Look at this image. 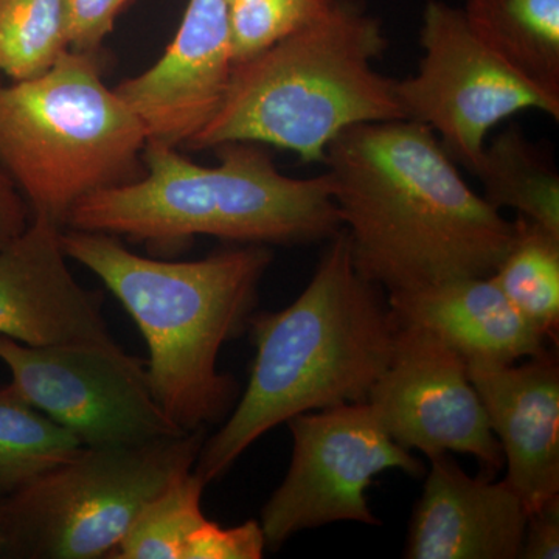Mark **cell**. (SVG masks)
Segmentation results:
<instances>
[{
    "label": "cell",
    "instance_id": "14",
    "mask_svg": "<svg viewBox=\"0 0 559 559\" xmlns=\"http://www.w3.org/2000/svg\"><path fill=\"white\" fill-rule=\"evenodd\" d=\"M468 364L507 463V477L528 513L559 496V367L546 352L527 362Z\"/></svg>",
    "mask_w": 559,
    "mask_h": 559
},
{
    "label": "cell",
    "instance_id": "10",
    "mask_svg": "<svg viewBox=\"0 0 559 559\" xmlns=\"http://www.w3.org/2000/svg\"><path fill=\"white\" fill-rule=\"evenodd\" d=\"M10 384L83 448L140 447L182 436L157 406L145 362L116 345L31 347L0 336Z\"/></svg>",
    "mask_w": 559,
    "mask_h": 559
},
{
    "label": "cell",
    "instance_id": "29",
    "mask_svg": "<svg viewBox=\"0 0 559 559\" xmlns=\"http://www.w3.org/2000/svg\"><path fill=\"white\" fill-rule=\"evenodd\" d=\"M229 2H230V0H229Z\"/></svg>",
    "mask_w": 559,
    "mask_h": 559
},
{
    "label": "cell",
    "instance_id": "15",
    "mask_svg": "<svg viewBox=\"0 0 559 559\" xmlns=\"http://www.w3.org/2000/svg\"><path fill=\"white\" fill-rule=\"evenodd\" d=\"M528 510L509 480L471 477L451 454L430 459L404 558L518 559Z\"/></svg>",
    "mask_w": 559,
    "mask_h": 559
},
{
    "label": "cell",
    "instance_id": "11",
    "mask_svg": "<svg viewBox=\"0 0 559 559\" xmlns=\"http://www.w3.org/2000/svg\"><path fill=\"white\" fill-rule=\"evenodd\" d=\"M367 403L404 450L429 460L451 452L473 455L491 477L502 469V450L468 364L432 331L400 322L388 369Z\"/></svg>",
    "mask_w": 559,
    "mask_h": 559
},
{
    "label": "cell",
    "instance_id": "21",
    "mask_svg": "<svg viewBox=\"0 0 559 559\" xmlns=\"http://www.w3.org/2000/svg\"><path fill=\"white\" fill-rule=\"evenodd\" d=\"M207 485L191 469L162 489L140 511L110 559H183L190 536L207 521L202 495Z\"/></svg>",
    "mask_w": 559,
    "mask_h": 559
},
{
    "label": "cell",
    "instance_id": "7",
    "mask_svg": "<svg viewBox=\"0 0 559 559\" xmlns=\"http://www.w3.org/2000/svg\"><path fill=\"white\" fill-rule=\"evenodd\" d=\"M207 430L140 447L81 448L7 495L14 559L109 558L157 495L193 469Z\"/></svg>",
    "mask_w": 559,
    "mask_h": 559
},
{
    "label": "cell",
    "instance_id": "20",
    "mask_svg": "<svg viewBox=\"0 0 559 559\" xmlns=\"http://www.w3.org/2000/svg\"><path fill=\"white\" fill-rule=\"evenodd\" d=\"M81 443L33 407L13 385L0 388V489L5 492L75 455Z\"/></svg>",
    "mask_w": 559,
    "mask_h": 559
},
{
    "label": "cell",
    "instance_id": "26",
    "mask_svg": "<svg viewBox=\"0 0 559 559\" xmlns=\"http://www.w3.org/2000/svg\"><path fill=\"white\" fill-rule=\"evenodd\" d=\"M521 558H559V496L528 513Z\"/></svg>",
    "mask_w": 559,
    "mask_h": 559
},
{
    "label": "cell",
    "instance_id": "25",
    "mask_svg": "<svg viewBox=\"0 0 559 559\" xmlns=\"http://www.w3.org/2000/svg\"><path fill=\"white\" fill-rule=\"evenodd\" d=\"M131 0H64L68 50L98 53Z\"/></svg>",
    "mask_w": 559,
    "mask_h": 559
},
{
    "label": "cell",
    "instance_id": "24",
    "mask_svg": "<svg viewBox=\"0 0 559 559\" xmlns=\"http://www.w3.org/2000/svg\"><path fill=\"white\" fill-rule=\"evenodd\" d=\"M266 550L260 521L224 528L207 520L190 536L183 559H260Z\"/></svg>",
    "mask_w": 559,
    "mask_h": 559
},
{
    "label": "cell",
    "instance_id": "4",
    "mask_svg": "<svg viewBox=\"0 0 559 559\" xmlns=\"http://www.w3.org/2000/svg\"><path fill=\"white\" fill-rule=\"evenodd\" d=\"M159 140L143 148V175L76 202L62 229L100 231L157 248L197 235L242 245H310L342 229L329 175L290 178L259 143L216 146L202 167Z\"/></svg>",
    "mask_w": 559,
    "mask_h": 559
},
{
    "label": "cell",
    "instance_id": "13",
    "mask_svg": "<svg viewBox=\"0 0 559 559\" xmlns=\"http://www.w3.org/2000/svg\"><path fill=\"white\" fill-rule=\"evenodd\" d=\"M60 224L32 216L0 249V336L31 347L116 345L103 294L81 286L68 266Z\"/></svg>",
    "mask_w": 559,
    "mask_h": 559
},
{
    "label": "cell",
    "instance_id": "1",
    "mask_svg": "<svg viewBox=\"0 0 559 559\" xmlns=\"http://www.w3.org/2000/svg\"><path fill=\"white\" fill-rule=\"evenodd\" d=\"M322 164L356 270L388 294L488 277L513 240L514 221L471 189L417 121L349 128Z\"/></svg>",
    "mask_w": 559,
    "mask_h": 559
},
{
    "label": "cell",
    "instance_id": "28",
    "mask_svg": "<svg viewBox=\"0 0 559 559\" xmlns=\"http://www.w3.org/2000/svg\"><path fill=\"white\" fill-rule=\"evenodd\" d=\"M9 492L0 489V559H14L13 543H11L9 522L5 514V499Z\"/></svg>",
    "mask_w": 559,
    "mask_h": 559
},
{
    "label": "cell",
    "instance_id": "12",
    "mask_svg": "<svg viewBox=\"0 0 559 559\" xmlns=\"http://www.w3.org/2000/svg\"><path fill=\"white\" fill-rule=\"evenodd\" d=\"M229 9V0H190L160 60L114 90L148 140L186 146L218 109L234 68Z\"/></svg>",
    "mask_w": 559,
    "mask_h": 559
},
{
    "label": "cell",
    "instance_id": "17",
    "mask_svg": "<svg viewBox=\"0 0 559 559\" xmlns=\"http://www.w3.org/2000/svg\"><path fill=\"white\" fill-rule=\"evenodd\" d=\"M462 10L489 49L559 98V0H466Z\"/></svg>",
    "mask_w": 559,
    "mask_h": 559
},
{
    "label": "cell",
    "instance_id": "22",
    "mask_svg": "<svg viewBox=\"0 0 559 559\" xmlns=\"http://www.w3.org/2000/svg\"><path fill=\"white\" fill-rule=\"evenodd\" d=\"M66 50L64 0H0V79H36Z\"/></svg>",
    "mask_w": 559,
    "mask_h": 559
},
{
    "label": "cell",
    "instance_id": "16",
    "mask_svg": "<svg viewBox=\"0 0 559 559\" xmlns=\"http://www.w3.org/2000/svg\"><path fill=\"white\" fill-rule=\"evenodd\" d=\"M388 301L399 322L432 331L466 362L507 366L549 352L547 337L511 307L491 275L396 290Z\"/></svg>",
    "mask_w": 559,
    "mask_h": 559
},
{
    "label": "cell",
    "instance_id": "8",
    "mask_svg": "<svg viewBox=\"0 0 559 559\" xmlns=\"http://www.w3.org/2000/svg\"><path fill=\"white\" fill-rule=\"evenodd\" d=\"M414 75L396 80L404 119L425 124L469 171L489 132L524 110L559 119V98L525 80L471 28L462 9L428 0Z\"/></svg>",
    "mask_w": 559,
    "mask_h": 559
},
{
    "label": "cell",
    "instance_id": "23",
    "mask_svg": "<svg viewBox=\"0 0 559 559\" xmlns=\"http://www.w3.org/2000/svg\"><path fill=\"white\" fill-rule=\"evenodd\" d=\"M331 0H230V55L238 64L307 27Z\"/></svg>",
    "mask_w": 559,
    "mask_h": 559
},
{
    "label": "cell",
    "instance_id": "5",
    "mask_svg": "<svg viewBox=\"0 0 559 559\" xmlns=\"http://www.w3.org/2000/svg\"><path fill=\"white\" fill-rule=\"evenodd\" d=\"M388 44L362 2L331 0L307 27L231 68L218 109L186 148L250 142L323 162L349 128L404 119L396 80L374 69Z\"/></svg>",
    "mask_w": 559,
    "mask_h": 559
},
{
    "label": "cell",
    "instance_id": "27",
    "mask_svg": "<svg viewBox=\"0 0 559 559\" xmlns=\"http://www.w3.org/2000/svg\"><path fill=\"white\" fill-rule=\"evenodd\" d=\"M31 219V209L20 189L0 168V249L20 237Z\"/></svg>",
    "mask_w": 559,
    "mask_h": 559
},
{
    "label": "cell",
    "instance_id": "19",
    "mask_svg": "<svg viewBox=\"0 0 559 559\" xmlns=\"http://www.w3.org/2000/svg\"><path fill=\"white\" fill-rule=\"evenodd\" d=\"M492 280L522 318L547 340L559 326V235L518 216Z\"/></svg>",
    "mask_w": 559,
    "mask_h": 559
},
{
    "label": "cell",
    "instance_id": "9",
    "mask_svg": "<svg viewBox=\"0 0 559 559\" xmlns=\"http://www.w3.org/2000/svg\"><path fill=\"white\" fill-rule=\"evenodd\" d=\"M286 425L293 459L260 518L272 551L304 530L333 522L380 525L367 499L373 477L389 469L425 474L421 460L392 440L367 401L307 412Z\"/></svg>",
    "mask_w": 559,
    "mask_h": 559
},
{
    "label": "cell",
    "instance_id": "2",
    "mask_svg": "<svg viewBox=\"0 0 559 559\" xmlns=\"http://www.w3.org/2000/svg\"><path fill=\"white\" fill-rule=\"evenodd\" d=\"M399 329L384 289L356 270L341 229L289 307L250 316L255 360L248 388L223 428L205 439L194 474L212 484L289 418L367 401L388 369Z\"/></svg>",
    "mask_w": 559,
    "mask_h": 559
},
{
    "label": "cell",
    "instance_id": "6",
    "mask_svg": "<svg viewBox=\"0 0 559 559\" xmlns=\"http://www.w3.org/2000/svg\"><path fill=\"white\" fill-rule=\"evenodd\" d=\"M145 127L102 80L98 53L66 50L36 79L0 84V167L32 216L64 223L95 191L143 175Z\"/></svg>",
    "mask_w": 559,
    "mask_h": 559
},
{
    "label": "cell",
    "instance_id": "18",
    "mask_svg": "<svg viewBox=\"0 0 559 559\" xmlns=\"http://www.w3.org/2000/svg\"><path fill=\"white\" fill-rule=\"evenodd\" d=\"M473 173L492 207L514 210L518 216L559 235L558 173L520 130L510 128L487 143Z\"/></svg>",
    "mask_w": 559,
    "mask_h": 559
},
{
    "label": "cell",
    "instance_id": "3",
    "mask_svg": "<svg viewBox=\"0 0 559 559\" xmlns=\"http://www.w3.org/2000/svg\"><path fill=\"white\" fill-rule=\"evenodd\" d=\"M61 245L134 320L164 414L183 432L223 421L237 404L238 382L218 370L221 347L248 330L271 250L245 245L207 259L164 261L131 252L114 235L72 229H62Z\"/></svg>",
    "mask_w": 559,
    "mask_h": 559
}]
</instances>
